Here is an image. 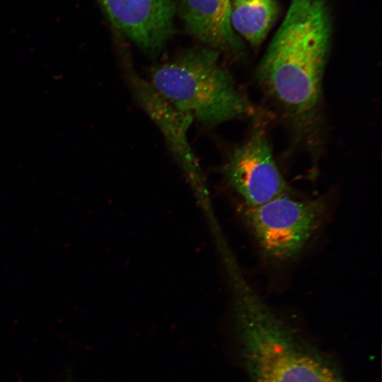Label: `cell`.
Returning a JSON list of instances; mask_svg holds the SVG:
<instances>
[{
    "instance_id": "obj_1",
    "label": "cell",
    "mask_w": 382,
    "mask_h": 382,
    "mask_svg": "<svg viewBox=\"0 0 382 382\" xmlns=\"http://www.w3.org/2000/svg\"><path fill=\"white\" fill-rule=\"evenodd\" d=\"M331 36L325 0H291L257 66L259 82L295 117L319 105Z\"/></svg>"
},
{
    "instance_id": "obj_2",
    "label": "cell",
    "mask_w": 382,
    "mask_h": 382,
    "mask_svg": "<svg viewBox=\"0 0 382 382\" xmlns=\"http://www.w3.org/2000/svg\"><path fill=\"white\" fill-rule=\"evenodd\" d=\"M235 314L253 382H345L301 343L239 272L232 274Z\"/></svg>"
},
{
    "instance_id": "obj_3",
    "label": "cell",
    "mask_w": 382,
    "mask_h": 382,
    "mask_svg": "<svg viewBox=\"0 0 382 382\" xmlns=\"http://www.w3.org/2000/svg\"><path fill=\"white\" fill-rule=\"evenodd\" d=\"M151 85L178 110L207 125L246 116L253 112L212 48L188 50L154 67Z\"/></svg>"
},
{
    "instance_id": "obj_4",
    "label": "cell",
    "mask_w": 382,
    "mask_h": 382,
    "mask_svg": "<svg viewBox=\"0 0 382 382\" xmlns=\"http://www.w3.org/2000/svg\"><path fill=\"white\" fill-rule=\"evenodd\" d=\"M328 208L322 198L297 200L286 194L241 212L265 256L287 261L298 256L321 226Z\"/></svg>"
},
{
    "instance_id": "obj_5",
    "label": "cell",
    "mask_w": 382,
    "mask_h": 382,
    "mask_svg": "<svg viewBox=\"0 0 382 382\" xmlns=\"http://www.w3.org/2000/svg\"><path fill=\"white\" fill-rule=\"evenodd\" d=\"M225 174L244 206L262 204L288 191L262 131H256L234 149L226 165Z\"/></svg>"
},
{
    "instance_id": "obj_6",
    "label": "cell",
    "mask_w": 382,
    "mask_h": 382,
    "mask_svg": "<svg viewBox=\"0 0 382 382\" xmlns=\"http://www.w3.org/2000/svg\"><path fill=\"white\" fill-rule=\"evenodd\" d=\"M125 76L134 96L156 123L176 161L195 187L203 186L199 165L192 149L187 132L194 119L173 106L141 76L127 57H122Z\"/></svg>"
},
{
    "instance_id": "obj_7",
    "label": "cell",
    "mask_w": 382,
    "mask_h": 382,
    "mask_svg": "<svg viewBox=\"0 0 382 382\" xmlns=\"http://www.w3.org/2000/svg\"><path fill=\"white\" fill-rule=\"evenodd\" d=\"M98 1L111 23L147 54H157L173 34V0Z\"/></svg>"
},
{
    "instance_id": "obj_8",
    "label": "cell",
    "mask_w": 382,
    "mask_h": 382,
    "mask_svg": "<svg viewBox=\"0 0 382 382\" xmlns=\"http://www.w3.org/2000/svg\"><path fill=\"white\" fill-rule=\"evenodd\" d=\"M231 0H180V13L187 31L209 48L235 57L243 47L231 22Z\"/></svg>"
},
{
    "instance_id": "obj_9",
    "label": "cell",
    "mask_w": 382,
    "mask_h": 382,
    "mask_svg": "<svg viewBox=\"0 0 382 382\" xmlns=\"http://www.w3.org/2000/svg\"><path fill=\"white\" fill-rule=\"evenodd\" d=\"M231 8L233 30L253 46L265 39L279 10L276 0H231Z\"/></svg>"
}]
</instances>
